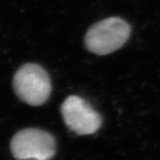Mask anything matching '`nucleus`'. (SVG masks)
Instances as JSON below:
<instances>
[{"instance_id": "4", "label": "nucleus", "mask_w": 160, "mask_h": 160, "mask_svg": "<svg viewBox=\"0 0 160 160\" xmlns=\"http://www.w3.org/2000/svg\"><path fill=\"white\" fill-rule=\"evenodd\" d=\"M61 112L65 125L78 135L95 133L102 123L101 115L83 98L77 95H70L65 99Z\"/></svg>"}, {"instance_id": "1", "label": "nucleus", "mask_w": 160, "mask_h": 160, "mask_svg": "<svg viewBox=\"0 0 160 160\" xmlns=\"http://www.w3.org/2000/svg\"><path fill=\"white\" fill-rule=\"evenodd\" d=\"M131 34V27L119 17H109L93 24L85 37L89 51L97 55H106L125 45Z\"/></svg>"}, {"instance_id": "2", "label": "nucleus", "mask_w": 160, "mask_h": 160, "mask_svg": "<svg viewBox=\"0 0 160 160\" xmlns=\"http://www.w3.org/2000/svg\"><path fill=\"white\" fill-rule=\"evenodd\" d=\"M13 89L20 100L30 106L43 105L51 94L50 78L38 64L23 65L14 75Z\"/></svg>"}, {"instance_id": "3", "label": "nucleus", "mask_w": 160, "mask_h": 160, "mask_svg": "<svg viewBox=\"0 0 160 160\" xmlns=\"http://www.w3.org/2000/svg\"><path fill=\"white\" fill-rule=\"evenodd\" d=\"M10 149L17 160H51L56 153V143L47 132L26 128L12 136Z\"/></svg>"}]
</instances>
